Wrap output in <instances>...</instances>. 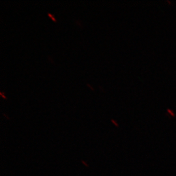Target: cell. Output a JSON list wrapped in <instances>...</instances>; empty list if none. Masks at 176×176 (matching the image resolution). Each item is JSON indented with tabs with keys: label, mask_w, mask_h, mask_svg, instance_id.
Returning <instances> with one entry per match:
<instances>
[{
	"label": "cell",
	"mask_w": 176,
	"mask_h": 176,
	"mask_svg": "<svg viewBox=\"0 0 176 176\" xmlns=\"http://www.w3.org/2000/svg\"><path fill=\"white\" fill-rule=\"evenodd\" d=\"M112 122H113V123H114V124H115V125H116V126H118V125H117V123H115V121H114V120H113V119H112Z\"/></svg>",
	"instance_id": "cell-3"
},
{
	"label": "cell",
	"mask_w": 176,
	"mask_h": 176,
	"mask_svg": "<svg viewBox=\"0 0 176 176\" xmlns=\"http://www.w3.org/2000/svg\"><path fill=\"white\" fill-rule=\"evenodd\" d=\"M48 15L49 16H50V18H51L53 20V21H54V22H56V19H55V18L54 17V15H52V14H50V13H48Z\"/></svg>",
	"instance_id": "cell-1"
},
{
	"label": "cell",
	"mask_w": 176,
	"mask_h": 176,
	"mask_svg": "<svg viewBox=\"0 0 176 176\" xmlns=\"http://www.w3.org/2000/svg\"><path fill=\"white\" fill-rule=\"evenodd\" d=\"M0 95H2V96L4 98V99H6V97H5V96H4V95H3V93H2V92H1V93H0Z\"/></svg>",
	"instance_id": "cell-4"
},
{
	"label": "cell",
	"mask_w": 176,
	"mask_h": 176,
	"mask_svg": "<svg viewBox=\"0 0 176 176\" xmlns=\"http://www.w3.org/2000/svg\"><path fill=\"white\" fill-rule=\"evenodd\" d=\"M168 112H170V114H171V115H173V116H174V115H175L174 113H173V112H172V111H171V110H170V109H168Z\"/></svg>",
	"instance_id": "cell-2"
}]
</instances>
